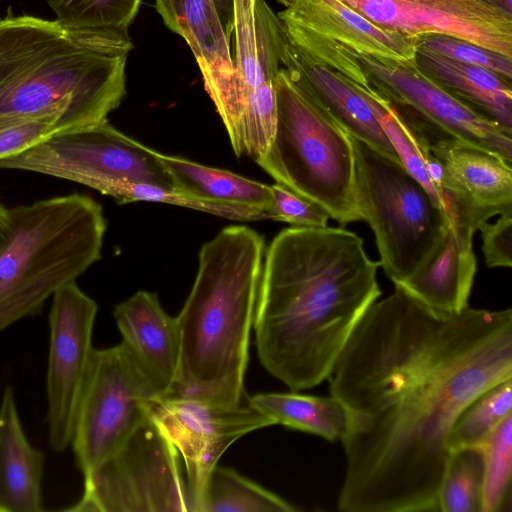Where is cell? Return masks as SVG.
I'll list each match as a JSON object with an SVG mask.
<instances>
[{"instance_id":"cell-1","label":"cell","mask_w":512,"mask_h":512,"mask_svg":"<svg viewBox=\"0 0 512 512\" xmlns=\"http://www.w3.org/2000/svg\"><path fill=\"white\" fill-rule=\"evenodd\" d=\"M512 378V310L430 308L406 290L375 301L328 376L344 406V512H436L459 414Z\"/></svg>"},{"instance_id":"cell-35","label":"cell","mask_w":512,"mask_h":512,"mask_svg":"<svg viewBox=\"0 0 512 512\" xmlns=\"http://www.w3.org/2000/svg\"><path fill=\"white\" fill-rule=\"evenodd\" d=\"M482 235V250L485 264L490 267L512 266V210L500 214L495 223H483L479 229Z\"/></svg>"},{"instance_id":"cell-18","label":"cell","mask_w":512,"mask_h":512,"mask_svg":"<svg viewBox=\"0 0 512 512\" xmlns=\"http://www.w3.org/2000/svg\"><path fill=\"white\" fill-rule=\"evenodd\" d=\"M113 317L123 343L168 394L176 381L180 360V333L176 318L161 307L158 296L138 291L117 304Z\"/></svg>"},{"instance_id":"cell-31","label":"cell","mask_w":512,"mask_h":512,"mask_svg":"<svg viewBox=\"0 0 512 512\" xmlns=\"http://www.w3.org/2000/svg\"><path fill=\"white\" fill-rule=\"evenodd\" d=\"M109 196L118 204L147 201L190 208L230 220L256 221L269 219L268 212L260 208L204 200L176 189L164 188L149 183H119L111 190Z\"/></svg>"},{"instance_id":"cell-3","label":"cell","mask_w":512,"mask_h":512,"mask_svg":"<svg viewBox=\"0 0 512 512\" xmlns=\"http://www.w3.org/2000/svg\"><path fill=\"white\" fill-rule=\"evenodd\" d=\"M132 41L58 20L0 19V119H55L63 130L107 121L126 94Z\"/></svg>"},{"instance_id":"cell-23","label":"cell","mask_w":512,"mask_h":512,"mask_svg":"<svg viewBox=\"0 0 512 512\" xmlns=\"http://www.w3.org/2000/svg\"><path fill=\"white\" fill-rule=\"evenodd\" d=\"M44 454L29 441L14 391L6 386L0 402V512L43 510Z\"/></svg>"},{"instance_id":"cell-36","label":"cell","mask_w":512,"mask_h":512,"mask_svg":"<svg viewBox=\"0 0 512 512\" xmlns=\"http://www.w3.org/2000/svg\"><path fill=\"white\" fill-rule=\"evenodd\" d=\"M10 223V208L0 203V241L3 239Z\"/></svg>"},{"instance_id":"cell-21","label":"cell","mask_w":512,"mask_h":512,"mask_svg":"<svg viewBox=\"0 0 512 512\" xmlns=\"http://www.w3.org/2000/svg\"><path fill=\"white\" fill-rule=\"evenodd\" d=\"M473 235L448 224L445 235L427 259L396 285L438 311L459 312L468 307L477 263Z\"/></svg>"},{"instance_id":"cell-13","label":"cell","mask_w":512,"mask_h":512,"mask_svg":"<svg viewBox=\"0 0 512 512\" xmlns=\"http://www.w3.org/2000/svg\"><path fill=\"white\" fill-rule=\"evenodd\" d=\"M148 418L180 452L195 512H201L208 481L223 453L239 438L275 425L252 406H221L165 394L145 406Z\"/></svg>"},{"instance_id":"cell-16","label":"cell","mask_w":512,"mask_h":512,"mask_svg":"<svg viewBox=\"0 0 512 512\" xmlns=\"http://www.w3.org/2000/svg\"><path fill=\"white\" fill-rule=\"evenodd\" d=\"M165 26L190 47L204 88L220 116L229 141L240 114V91L231 52L232 0H155Z\"/></svg>"},{"instance_id":"cell-24","label":"cell","mask_w":512,"mask_h":512,"mask_svg":"<svg viewBox=\"0 0 512 512\" xmlns=\"http://www.w3.org/2000/svg\"><path fill=\"white\" fill-rule=\"evenodd\" d=\"M158 157L170 175L174 189L204 200L260 208L269 214L270 185L183 157L159 152Z\"/></svg>"},{"instance_id":"cell-37","label":"cell","mask_w":512,"mask_h":512,"mask_svg":"<svg viewBox=\"0 0 512 512\" xmlns=\"http://www.w3.org/2000/svg\"><path fill=\"white\" fill-rule=\"evenodd\" d=\"M280 3H282L283 5H285V7H288L291 3H292V0H278Z\"/></svg>"},{"instance_id":"cell-29","label":"cell","mask_w":512,"mask_h":512,"mask_svg":"<svg viewBox=\"0 0 512 512\" xmlns=\"http://www.w3.org/2000/svg\"><path fill=\"white\" fill-rule=\"evenodd\" d=\"M484 458L481 447L451 451L438 490L441 512H481Z\"/></svg>"},{"instance_id":"cell-22","label":"cell","mask_w":512,"mask_h":512,"mask_svg":"<svg viewBox=\"0 0 512 512\" xmlns=\"http://www.w3.org/2000/svg\"><path fill=\"white\" fill-rule=\"evenodd\" d=\"M416 46L419 71L454 99L512 137L511 80L481 66L462 63Z\"/></svg>"},{"instance_id":"cell-27","label":"cell","mask_w":512,"mask_h":512,"mask_svg":"<svg viewBox=\"0 0 512 512\" xmlns=\"http://www.w3.org/2000/svg\"><path fill=\"white\" fill-rule=\"evenodd\" d=\"M142 0H49L61 23L83 31L131 41L129 27Z\"/></svg>"},{"instance_id":"cell-8","label":"cell","mask_w":512,"mask_h":512,"mask_svg":"<svg viewBox=\"0 0 512 512\" xmlns=\"http://www.w3.org/2000/svg\"><path fill=\"white\" fill-rule=\"evenodd\" d=\"M0 169L48 175L109 195L119 183L174 189L158 152L109 121L56 132L28 149L0 159Z\"/></svg>"},{"instance_id":"cell-9","label":"cell","mask_w":512,"mask_h":512,"mask_svg":"<svg viewBox=\"0 0 512 512\" xmlns=\"http://www.w3.org/2000/svg\"><path fill=\"white\" fill-rule=\"evenodd\" d=\"M84 476L74 512H195L176 448L148 418Z\"/></svg>"},{"instance_id":"cell-19","label":"cell","mask_w":512,"mask_h":512,"mask_svg":"<svg viewBox=\"0 0 512 512\" xmlns=\"http://www.w3.org/2000/svg\"><path fill=\"white\" fill-rule=\"evenodd\" d=\"M286 68L351 138L402 164L372 108L349 78L302 58L288 38L282 55Z\"/></svg>"},{"instance_id":"cell-12","label":"cell","mask_w":512,"mask_h":512,"mask_svg":"<svg viewBox=\"0 0 512 512\" xmlns=\"http://www.w3.org/2000/svg\"><path fill=\"white\" fill-rule=\"evenodd\" d=\"M277 16L290 44L302 58L355 83L359 79L344 59V49L377 59L414 62L413 40L376 25L341 0H292Z\"/></svg>"},{"instance_id":"cell-32","label":"cell","mask_w":512,"mask_h":512,"mask_svg":"<svg viewBox=\"0 0 512 512\" xmlns=\"http://www.w3.org/2000/svg\"><path fill=\"white\" fill-rule=\"evenodd\" d=\"M415 45L440 53L453 60L487 68L512 80V59L471 42L439 34L421 36Z\"/></svg>"},{"instance_id":"cell-4","label":"cell","mask_w":512,"mask_h":512,"mask_svg":"<svg viewBox=\"0 0 512 512\" xmlns=\"http://www.w3.org/2000/svg\"><path fill=\"white\" fill-rule=\"evenodd\" d=\"M265 251L263 236L242 225L202 245L192 289L175 317L180 360L168 394L241 405Z\"/></svg>"},{"instance_id":"cell-2","label":"cell","mask_w":512,"mask_h":512,"mask_svg":"<svg viewBox=\"0 0 512 512\" xmlns=\"http://www.w3.org/2000/svg\"><path fill=\"white\" fill-rule=\"evenodd\" d=\"M379 267L345 228L280 231L265 251L253 323L265 370L291 391L325 381L382 293Z\"/></svg>"},{"instance_id":"cell-15","label":"cell","mask_w":512,"mask_h":512,"mask_svg":"<svg viewBox=\"0 0 512 512\" xmlns=\"http://www.w3.org/2000/svg\"><path fill=\"white\" fill-rule=\"evenodd\" d=\"M376 25L411 40L462 39L512 59L511 0H341Z\"/></svg>"},{"instance_id":"cell-34","label":"cell","mask_w":512,"mask_h":512,"mask_svg":"<svg viewBox=\"0 0 512 512\" xmlns=\"http://www.w3.org/2000/svg\"><path fill=\"white\" fill-rule=\"evenodd\" d=\"M63 131L55 119H0V159L18 154L50 135Z\"/></svg>"},{"instance_id":"cell-26","label":"cell","mask_w":512,"mask_h":512,"mask_svg":"<svg viewBox=\"0 0 512 512\" xmlns=\"http://www.w3.org/2000/svg\"><path fill=\"white\" fill-rule=\"evenodd\" d=\"M280 496L231 468L217 465L209 478L201 512H292Z\"/></svg>"},{"instance_id":"cell-17","label":"cell","mask_w":512,"mask_h":512,"mask_svg":"<svg viewBox=\"0 0 512 512\" xmlns=\"http://www.w3.org/2000/svg\"><path fill=\"white\" fill-rule=\"evenodd\" d=\"M429 149L443 170L450 224L475 232L491 217L512 210L511 163L463 143H437Z\"/></svg>"},{"instance_id":"cell-25","label":"cell","mask_w":512,"mask_h":512,"mask_svg":"<svg viewBox=\"0 0 512 512\" xmlns=\"http://www.w3.org/2000/svg\"><path fill=\"white\" fill-rule=\"evenodd\" d=\"M252 406L274 424L317 435L328 441L341 440L347 413L339 400L330 397L288 393H260L249 398Z\"/></svg>"},{"instance_id":"cell-7","label":"cell","mask_w":512,"mask_h":512,"mask_svg":"<svg viewBox=\"0 0 512 512\" xmlns=\"http://www.w3.org/2000/svg\"><path fill=\"white\" fill-rule=\"evenodd\" d=\"M355 199L372 229L380 266L394 285L403 283L445 235L448 219L427 190L399 164L351 138Z\"/></svg>"},{"instance_id":"cell-33","label":"cell","mask_w":512,"mask_h":512,"mask_svg":"<svg viewBox=\"0 0 512 512\" xmlns=\"http://www.w3.org/2000/svg\"><path fill=\"white\" fill-rule=\"evenodd\" d=\"M271 187L269 219L291 224L295 227H325L329 214L317 204L301 197L282 184Z\"/></svg>"},{"instance_id":"cell-20","label":"cell","mask_w":512,"mask_h":512,"mask_svg":"<svg viewBox=\"0 0 512 512\" xmlns=\"http://www.w3.org/2000/svg\"><path fill=\"white\" fill-rule=\"evenodd\" d=\"M232 3V56L241 99L239 127L250 95L258 87L273 83L282 67L287 35L282 22L265 0H232ZM238 127L230 143L235 139Z\"/></svg>"},{"instance_id":"cell-11","label":"cell","mask_w":512,"mask_h":512,"mask_svg":"<svg viewBox=\"0 0 512 512\" xmlns=\"http://www.w3.org/2000/svg\"><path fill=\"white\" fill-rule=\"evenodd\" d=\"M356 57L369 87L384 99L426 146L463 143L493 152L512 164V137L454 99L415 63Z\"/></svg>"},{"instance_id":"cell-5","label":"cell","mask_w":512,"mask_h":512,"mask_svg":"<svg viewBox=\"0 0 512 512\" xmlns=\"http://www.w3.org/2000/svg\"><path fill=\"white\" fill-rule=\"evenodd\" d=\"M106 227L102 206L79 193L10 208L0 241V333L40 313L97 262Z\"/></svg>"},{"instance_id":"cell-30","label":"cell","mask_w":512,"mask_h":512,"mask_svg":"<svg viewBox=\"0 0 512 512\" xmlns=\"http://www.w3.org/2000/svg\"><path fill=\"white\" fill-rule=\"evenodd\" d=\"M484 458L481 512H510L512 503V414L480 446Z\"/></svg>"},{"instance_id":"cell-6","label":"cell","mask_w":512,"mask_h":512,"mask_svg":"<svg viewBox=\"0 0 512 512\" xmlns=\"http://www.w3.org/2000/svg\"><path fill=\"white\" fill-rule=\"evenodd\" d=\"M276 125L256 163L276 183L323 208L341 226L361 221L351 137L284 67L274 79Z\"/></svg>"},{"instance_id":"cell-14","label":"cell","mask_w":512,"mask_h":512,"mask_svg":"<svg viewBox=\"0 0 512 512\" xmlns=\"http://www.w3.org/2000/svg\"><path fill=\"white\" fill-rule=\"evenodd\" d=\"M97 303L75 282L52 296L46 373L48 442L56 452L70 446L75 412L87 374Z\"/></svg>"},{"instance_id":"cell-10","label":"cell","mask_w":512,"mask_h":512,"mask_svg":"<svg viewBox=\"0 0 512 512\" xmlns=\"http://www.w3.org/2000/svg\"><path fill=\"white\" fill-rule=\"evenodd\" d=\"M164 395L127 346L95 349L78 400L70 446L83 475L111 456Z\"/></svg>"},{"instance_id":"cell-28","label":"cell","mask_w":512,"mask_h":512,"mask_svg":"<svg viewBox=\"0 0 512 512\" xmlns=\"http://www.w3.org/2000/svg\"><path fill=\"white\" fill-rule=\"evenodd\" d=\"M510 414H512V378L490 386L463 409L448 437L450 451L480 447Z\"/></svg>"}]
</instances>
